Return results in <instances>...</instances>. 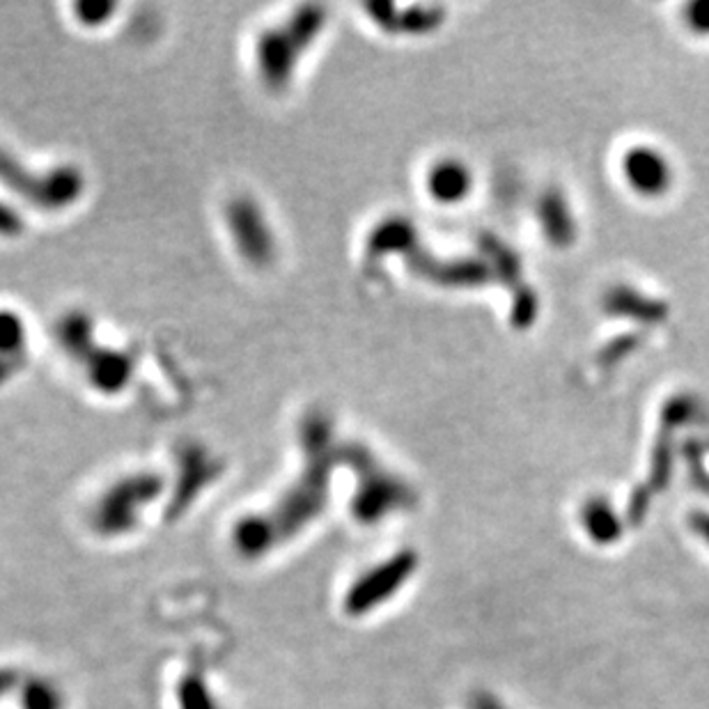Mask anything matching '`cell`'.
I'll list each match as a JSON object with an SVG mask.
<instances>
[{"label":"cell","instance_id":"1","mask_svg":"<svg viewBox=\"0 0 709 709\" xmlns=\"http://www.w3.org/2000/svg\"><path fill=\"white\" fill-rule=\"evenodd\" d=\"M333 438L331 425L320 413H312L304 423V448L308 453V464L301 480L289 489L276 512L268 515L249 517L235 528V542L241 553L260 556L268 547L295 535L297 528L317 517L327 501V487L333 467Z\"/></svg>","mask_w":709,"mask_h":709},{"label":"cell","instance_id":"15","mask_svg":"<svg viewBox=\"0 0 709 709\" xmlns=\"http://www.w3.org/2000/svg\"><path fill=\"white\" fill-rule=\"evenodd\" d=\"M23 228L21 224V218L14 209H10L8 205L0 203V235H5V237H14L19 235Z\"/></svg>","mask_w":709,"mask_h":709},{"label":"cell","instance_id":"16","mask_svg":"<svg viewBox=\"0 0 709 709\" xmlns=\"http://www.w3.org/2000/svg\"><path fill=\"white\" fill-rule=\"evenodd\" d=\"M77 14L81 16V21L90 23V26H96V23H102V19L96 16V14H113L115 12V5H108V3H90V5H77L75 8Z\"/></svg>","mask_w":709,"mask_h":709},{"label":"cell","instance_id":"12","mask_svg":"<svg viewBox=\"0 0 709 709\" xmlns=\"http://www.w3.org/2000/svg\"><path fill=\"white\" fill-rule=\"evenodd\" d=\"M583 524L588 526L591 535L597 542H614L620 535V524L606 503L593 501L583 512Z\"/></svg>","mask_w":709,"mask_h":709},{"label":"cell","instance_id":"4","mask_svg":"<svg viewBox=\"0 0 709 709\" xmlns=\"http://www.w3.org/2000/svg\"><path fill=\"white\" fill-rule=\"evenodd\" d=\"M161 492V478L155 473H138L117 482L104 494L94 510V526L104 535H119L136 526V510L148 505Z\"/></svg>","mask_w":709,"mask_h":709},{"label":"cell","instance_id":"11","mask_svg":"<svg viewBox=\"0 0 709 709\" xmlns=\"http://www.w3.org/2000/svg\"><path fill=\"white\" fill-rule=\"evenodd\" d=\"M23 709H62L65 698L58 684L46 677H31L21 691Z\"/></svg>","mask_w":709,"mask_h":709},{"label":"cell","instance_id":"7","mask_svg":"<svg viewBox=\"0 0 709 709\" xmlns=\"http://www.w3.org/2000/svg\"><path fill=\"white\" fill-rule=\"evenodd\" d=\"M228 226L243 260L255 266L272 262L274 239L260 207L249 198H237L228 207Z\"/></svg>","mask_w":709,"mask_h":709},{"label":"cell","instance_id":"18","mask_svg":"<svg viewBox=\"0 0 709 709\" xmlns=\"http://www.w3.org/2000/svg\"><path fill=\"white\" fill-rule=\"evenodd\" d=\"M691 524H694L696 533H698L700 537H705V540L709 542V517H707V515H702V512H700V515H696V517L691 519Z\"/></svg>","mask_w":709,"mask_h":709},{"label":"cell","instance_id":"13","mask_svg":"<svg viewBox=\"0 0 709 709\" xmlns=\"http://www.w3.org/2000/svg\"><path fill=\"white\" fill-rule=\"evenodd\" d=\"M542 218H545V228L547 235L556 241V243H568L572 239V224H570V214L565 203L556 195L545 201V209H542Z\"/></svg>","mask_w":709,"mask_h":709},{"label":"cell","instance_id":"10","mask_svg":"<svg viewBox=\"0 0 709 709\" xmlns=\"http://www.w3.org/2000/svg\"><path fill=\"white\" fill-rule=\"evenodd\" d=\"M471 178H469V170L464 168L461 163L455 161H442L432 168L427 186L430 193L434 195L436 201L442 203H453L459 201L464 193L469 191Z\"/></svg>","mask_w":709,"mask_h":709},{"label":"cell","instance_id":"6","mask_svg":"<svg viewBox=\"0 0 709 709\" xmlns=\"http://www.w3.org/2000/svg\"><path fill=\"white\" fill-rule=\"evenodd\" d=\"M358 459H361L363 478H361V489H358L354 512L361 522H377L386 515V512L404 505L411 499L409 489L402 482H398L393 476L381 473L375 467L373 457L365 455L361 448H358Z\"/></svg>","mask_w":709,"mask_h":709},{"label":"cell","instance_id":"2","mask_svg":"<svg viewBox=\"0 0 709 709\" xmlns=\"http://www.w3.org/2000/svg\"><path fill=\"white\" fill-rule=\"evenodd\" d=\"M322 8H301L278 28H268L258 42V71L262 81L281 90L289 83L301 54L315 42L324 26Z\"/></svg>","mask_w":709,"mask_h":709},{"label":"cell","instance_id":"17","mask_svg":"<svg viewBox=\"0 0 709 709\" xmlns=\"http://www.w3.org/2000/svg\"><path fill=\"white\" fill-rule=\"evenodd\" d=\"M689 26L698 33H709V3H694L689 8Z\"/></svg>","mask_w":709,"mask_h":709},{"label":"cell","instance_id":"14","mask_svg":"<svg viewBox=\"0 0 709 709\" xmlns=\"http://www.w3.org/2000/svg\"><path fill=\"white\" fill-rule=\"evenodd\" d=\"M180 709H216L203 677L188 675L180 684Z\"/></svg>","mask_w":709,"mask_h":709},{"label":"cell","instance_id":"5","mask_svg":"<svg viewBox=\"0 0 709 709\" xmlns=\"http://www.w3.org/2000/svg\"><path fill=\"white\" fill-rule=\"evenodd\" d=\"M415 562H419L415 553L402 551L390 558L386 565H379L370 574L361 576L345 599V608L352 616L368 614L379 602L396 595L400 585L413 574Z\"/></svg>","mask_w":709,"mask_h":709},{"label":"cell","instance_id":"3","mask_svg":"<svg viewBox=\"0 0 709 709\" xmlns=\"http://www.w3.org/2000/svg\"><path fill=\"white\" fill-rule=\"evenodd\" d=\"M0 182H5L8 188L48 211L75 205L85 188V180L79 168L62 165L37 175L21 168V163L14 161L3 148H0Z\"/></svg>","mask_w":709,"mask_h":709},{"label":"cell","instance_id":"8","mask_svg":"<svg viewBox=\"0 0 709 709\" xmlns=\"http://www.w3.org/2000/svg\"><path fill=\"white\" fill-rule=\"evenodd\" d=\"M625 173L631 186L641 193H662L671 182V168L662 155L648 148L633 150L625 161Z\"/></svg>","mask_w":709,"mask_h":709},{"label":"cell","instance_id":"9","mask_svg":"<svg viewBox=\"0 0 709 709\" xmlns=\"http://www.w3.org/2000/svg\"><path fill=\"white\" fill-rule=\"evenodd\" d=\"M26 358V327H23L21 317L0 310V381H5L14 368Z\"/></svg>","mask_w":709,"mask_h":709}]
</instances>
